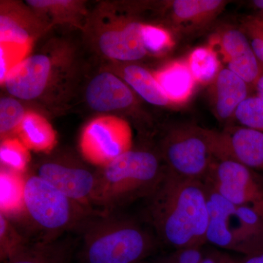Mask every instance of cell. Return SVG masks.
Masks as SVG:
<instances>
[{
    "mask_svg": "<svg viewBox=\"0 0 263 263\" xmlns=\"http://www.w3.org/2000/svg\"><path fill=\"white\" fill-rule=\"evenodd\" d=\"M215 160H232L252 170H263V133L228 125L221 131L207 129Z\"/></svg>",
    "mask_w": 263,
    "mask_h": 263,
    "instance_id": "obj_10",
    "label": "cell"
},
{
    "mask_svg": "<svg viewBox=\"0 0 263 263\" xmlns=\"http://www.w3.org/2000/svg\"><path fill=\"white\" fill-rule=\"evenodd\" d=\"M80 263H142L155 251L152 236L139 224L115 213L99 212L83 227Z\"/></svg>",
    "mask_w": 263,
    "mask_h": 263,
    "instance_id": "obj_3",
    "label": "cell"
},
{
    "mask_svg": "<svg viewBox=\"0 0 263 263\" xmlns=\"http://www.w3.org/2000/svg\"><path fill=\"white\" fill-rule=\"evenodd\" d=\"M78 247V240L70 237L51 241L35 240L4 263H71Z\"/></svg>",
    "mask_w": 263,
    "mask_h": 263,
    "instance_id": "obj_18",
    "label": "cell"
},
{
    "mask_svg": "<svg viewBox=\"0 0 263 263\" xmlns=\"http://www.w3.org/2000/svg\"><path fill=\"white\" fill-rule=\"evenodd\" d=\"M17 133L29 150L51 153L57 145V133L46 118L29 111L26 114Z\"/></svg>",
    "mask_w": 263,
    "mask_h": 263,
    "instance_id": "obj_19",
    "label": "cell"
},
{
    "mask_svg": "<svg viewBox=\"0 0 263 263\" xmlns=\"http://www.w3.org/2000/svg\"><path fill=\"white\" fill-rule=\"evenodd\" d=\"M234 119L242 127L263 133V103L256 95H251L240 103Z\"/></svg>",
    "mask_w": 263,
    "mask_h": 263,
    "instance_id": "obj_28",
    "label": "cell"
},
{
    "mask_svg": "<svg viewBox=\"0 0 263 263\" xmlns=\"http://www.w3.org/2000/svg\"><path fill=\"white\" fill-rule=\"evenodd\" d=\"M32 42L30 34L17 21L8 15H0V44L29 49Z\"/></svg>",
    "mask_w": 263,
    "mask_h": 263,
    "instance_id": "obj_27",
    "label": "cell"
},
{
    "mask_svg": "<svg viewBox=\"0 0 263 263\" xmlns=\"http://www.w3.org/2000/svg\"><path fill=\"white\" fill-rule=\"evenodd\" d=\"M147 200L151 223L166 245L176 249L207 243L209 212L203 181L180 177L165 167Z\"/></svg>",
    "mask_w": 263,
    "mask_h": 263,
    "instance_id": "obj_1",
    "label": "cell"
},
{
    "mask_svg": "<svg viewBox=\"0 0 263 263\" xmlns=\"http://www.w3.org/2000/svg\"><path fill=\"white\" fill-rule=\"evenodd\" d=\"M122 76L124 81L147 103L158 106L172 105L156 80L153 72L144 67L129 64L123 68Z\"/></svg>",
    "mask_w": 263,
    "mask_h": 263,
    "instance_id": "obj_20",
    "label": "cell"
},
{
    "mask_svg": "<svg viewBox=\"0 0 263 263\" xmlns=\"http://www.w3.org/2000/svg\"><path fill=\"white\" fill-rule=\"evenodd\" d=\"M203 183L231 203L263 217V185L252 169L232 160H215Z\"/></svg>",
    "mask_w": 263,
    "mask_h": 263,
    "instance_id": "obj_8",
    "label": "cell"
},
{
    "mask_svg": "<svg viewBox=\"0 0 263 263\" xmlns=\"http://www.w3.org/2000/svg\"><path fill=\"white\" fill-rule=\"evenodd\" d=\"M51 68V59L46 55L29 56L10 70L3 85L8 92L15 98L34 100L46 89Z\"/></svg>",
    "mask_w": 263,
    "mask_h": 263,
    "instance_id": "obj_12",
    "label": "cell"
},
{
    "mask_svg": "<svg viewBox=\"0 0 263 263\" xmlns=\"http://www.w3.org/2000/svg\"><path fill=\"white\" fill-rule=\"evenodd\" d=\"M25 180L23 174L1 167L0 213L10 220L23 214Z\"/></svg>",
    "mask_w": 263,
    "mask_h": 263,
    "instance_id": "obj_21",
    "label": "cell"
},
{
    "mask_svg": "<svg viewBox=\"0 0 263 263\" xmlns=\"http://www.w3.org/2000/svg\"><path fill=\"white\" fill-rule=\"evenodd\" d=\"M26 112L22 104L13 98H2L0 100V133L2 139L9 138L17 133L23 122Z\"/></svg>",
    "mask_w": 263,
    "mask_h": 263,
    "instance_id": "obj_26",
    "label": "cell"
},
{
    "mask_svg": "<svg viewBox=\"0 0 263 263\" xmlns=\"http://www.w3.org/2000/svg\"><path fill=\"white\" fill-rule=\"evenodd\" d=\"M228 263H238V262H236V261H235L234 259H232Z\"/></svg>",
    "mask_w": 263,
    "mask_h": 263,
    "instance_id": "obj_35",
    "label": "cell"
},
{
    "mask_svg": "<svg viewBox=\"0 0 263 263\" xmlns=\"http://www.w3.org/2000/svg\"><path fill=\"white\" fill-rule=\"evenodd\" d=\"M34 175L84 206L93 209L91 197L96 184L97 171L67 157L45 159L35 166Z\"/></svg>",
    "mask_w": 263,
    "mask_h": 263,
    "instance_id": "obj_9",
    "label": "cell"
},
{
    "mask_svg": "<svg viewBox=\"0 0 263 263\" xmlns=\"http://www.w3.org/2000/svg\"><path fill=\"white\" fill-rule=\"evenodd\" d=\"M99 212L72 200L35 175L26 177L23 214L41 234L38 240L51 241L66 232H80Z\"/></svg>",
    "mask_w": 263,
    "mask_h": 263,
    "instance_id": "obj_4",
    "label": "cell"
},
{
    "mask_svg": "<svg viewBox=\"0 0 263 263\" xmlns=\"http://www.w3.org/2000/svg\"><path fill=\"white\" fill-rule=\"evenodd\" d=\"M209 91L214 115L219 122L228 123L234 119L237 108L251 96L253 89L240 76L223 67Z\"/></svg>",
    "mask_w": 263,
    "mask_h": 263,
    "instance_id": "obj_13",
    "label": "cell"
},
{
    "mask_svg": "<svg viewBox=\"0 0 263 263\" xmlns=\"http://www.w3.org/2000/svg\"><path fill=\"white\" fill-rule=\"evenodd\" d=\"M141 37L147 53L162 56L174 48L175 41L171 32L160 26L142 24Z\"/></svg>",
    "mask_w": 263,
    "mask_h": 263,
    "instance_id": "obj_25",
    "label": "cell"
},
{
    "mask_svg": "<svg viewBox=\"0 0 263 263\" xmlns=\"http://www.w3.org/2000/svg\"><path fill=\"white\" fill-rule=\"evenodd\" d=\"M31 240L18 230L13 222L0 213V259L4 263L18 253Z\"/></svg>",
    "mask_w": 263,
    "mask_h": 263,
    "instance_id": "obj_23",
    "label": "cell"
},
{
    "mask_svg": "<svg viewBox=\"0 0 263 263\" xmlns=\"http://www.w3.org/2000/svg\"><path fill=\"white\" fill-rule=\"evenodd\" d=\"M233 258L224 252L209 251L200 263H228Z\"/></svg>",
    "mask_w": 263,
    "mask_h": 263,
    "instance_id": "obj_30",
    "label": "cell"
},
{
    "mask_svg": "<svg viewBox=\"0 0 263 263\" xmlns=\"http://www.w3.org/2000/svg\"><path fill=\"white\" fill-rule=\"evenodd\" d=\"M209 45L217 53L223 67L240 76L254 91L262 65L241 28L221 27L213 33Z\"/></svg>",
    "mask_w": 263,
    "mask_h": 263,
    "instance_id": "obj_11",
    "label": "cell"
},
{
    "mask_svg": "<svg viewBox=\"0 0 263 263\" xmlns=\"http://www.w3.org/2000/svg\"><path fill=\"white\" fill-rule=\"evenodd\" d=\"M29 151L19 138H5L0 146L1 167L24 175L30 162Z\"/></svg>",
    "mask_w": 263,
    "mask_h": 263,
    "instance_id": "obj_24",
    "label": "cell"
},
{
    "mask_svg": "<svg viewBox=\"0 0 263 263\" xmlns=\"http://www.w3.org/2000/svg\"><path fill=\"white\" fill-rule=\"evenodd\" d=\"M152 263H169L167 262V261L164 260L163 257H160V258L156 259L155 261H154Z\"/></svg>",
    "mask_w": 263,
    "mask_h": 263,
    "instance_id": "obj_34",
    "label": "cell"
},
{
    "mask_svg": "<svg viewBox=\"0 0 263 263\" xmlns=\"http://www.w3.org/2000/svg\"><path fill=\"white\" fill-rule=\"evenodd\" d=\"M239 263H263V253L257 255L246 257L241 262Z\"/></svg>",
    "mask_w": 263,
    "mask_h": 263,
    "instance_id": "obj_32",
    "label": "cell"
},
{
    "mask_svg": "<svg viewBox=\"0 0 263 263\" xmlns=\"http://www.w3.org/2000/svg\"><path fill=\"white\" fill-rule=\"evenodd\" d=\"M254 91H255L256 96L263 103V66L261 67L260 72L254 84Z\"/></svg>",
    "mask_w": 263,
    "mask_h": 263,
    "instance_id": "obj_31",
    "label": "cell"
},
{
    "mask_svg": "<svg viewBox=\"0 0 263 263\" xmlns=\"http://www.w3.org/2000/svg\"><path fill=\"white\" fill-rule=\"evenodd\" d=\"M86 100L90 108L98 112L130 108L136 102L130 88L110 72L93 78L86 88Z\"/></svg>",
    "mask_w": 263,
    "mask_h": 263,
    "instance_id": "obj_15",
    "label": "cell"
},
{
    "mask_svg": "<svg viewBox=\"0 0 263 263\" xmlns=\"http://www.w3.org/2000/svg\"><path fill=\"white\" fill-rule=\"evenodd\" d=\"M165 167L155 152L133 149L97 171L91 204L103 213L115 211L141 198H148L163 177Z\"/></svg>",
    "mask_w": 263,
    "mask_h": 263,
    "instance_id": "obj_2",
    "label": "cell"
},
{
    "mask_svg": "<svg viewBox=\"0 0 263 263\" xmlns=\"http://www.w3.org/2000/svg\"><path fill=\"white\" fill-rule=\"evenodd\" d=\"M186 60L196 84L201 86H210L223 68L217 53L209 45L195 48Z\"/></svg>",
    "mask_w": 263,
    "mask_h": 263,
    "instance_id": "obj_22",
    "label": "cell"
},
{
    "mask_svg": "<svg viewBox=\"0 0 263 263\" xmlns=\"http://www.w3.org/2000/svg\"><path fill=\"white\" fill-rule=\"evenodd\" d=\"M153 75L171 105L180 106L190 101L197 84L186 60L169 62Z\"/></svg>",
    "mask_w": 263,
    "mask_h": 263,
    "instance_id": "obj_17",
    "label": "cell"
},
{
    "mask_svg": "<svg viewBox=\"0 0 263 263\" xmlns=\"http://www.w3.org/2000/svg\"><path fill=\"white\" fill-rule=\"evenodd\" d=\"M160 155L170 172L203 181L214 161L207 129L182 125L171 129L161 143Z\"/></svg>",
    "mask_w": 263,
    "mask_h": 263,
    "instance_id": "obj_6",
    "label": "cell"
},
{
    "mask_svg": "<svg viewBox=\"0 0 263 263\" xmlns=\"http://www.w3.org/2000/svg\"><path fill=\"white\" fill-rule=\"evenodd\" d=\"M227 3L222 0H175L170 7L171 22L179 32L198 30L220 14Z\"/></svg>",
    "mask_w": 263,
    "mask_h": 263,
    "instance_id": "obj_16",
    "label": "cell"
},
{
    "mask_svg": "<svg viewBox=\"0 0 263 263\" xmlns=\"http://www.w3.org/2000/svg\"><path fill=\"white\" fill-rule=\"evenodd\" d=\"M238 263H239V262H238Z\"/></svg>",
    "mask_w": 263,
    "mask_h": 263,
    "instance_id": "obj_37",
    "label": "cell"
},
{
    "mask_svg": "<svg viewBox=\"0 0 263 263\" xmlns=\"http://www.w3.org/2000/svg\"><path fill=\"white\" fill-rule=\"evenodd\" d=\"M205 186L209 212L207 243L246 257L263 253L262 216L250 208L231 203Z\"/></svg>",
    "mask_w": 263,
    "mask_h": 263,
    "instance_id": "obj_5",
    "label": "cell"
},
{
    "mask_svg": "<svg viewBox=\"0 0 263 263\" xmlns=\"http://www.w3.org/2000/svg\"><path fill=\"white\" fill-rule=\"evenodd\" d=\"M259 15V17H260L261 19H262V20L263 21V15H260V14H257Z\"/></svg>",
    "mask_w": 263,
    "mask_h": 263,
    "instance_id": "obj_36",
    "label": "cell"
},
{
    "mask_svg": "<svg viewBox=\"0 0 263 263\" xmlns=\"http://www.w3.org/2000/svg\"><path fill=\"white\" fill-rule=\"evenodd\" d=\"M141 26L136 21H127L115 29L105 31L99 37L100 51L117 61L141 60L148 54L142 41Z\"/></svg>",
    "mask_w": 263,
    "mask_h": 263,
    "instance_id": "obj_14",
    "label": "cell"
},
{
    "mask_svg": "<svg viewBox=\"0 0 263 263\" xmlns=\"http://www.w3.org/2000/svg\"><path fill=\"white\" fill-rule=\"evenodd\" d=\"M208 251L202 246L176 249L175 252L163 257L169 263H200Z\"/></svg>",
    "mask_w": 263,
    "mask_h": 263,
    "instance_id": "obj_29",
    "label": "cell"
},
{
    "mask_svg": "<svg viewBox=\"0 0 263 263\" xmlns=\"http://www.w3.org/2000/svg\"><path fill=\"white\" fill-rule=\"evenodd\" d=\"M85 160L103 167L133 148V133L127 121L102 116L86 124L79 140Z\"/></svg>",
    "mask_w": 263,
    "mask_h": 263,
    "instance_id": "obj_7",
    "label": "cell"
},
{
    "mask_svg": "<svg viewBox=\"0 0 263 263\" xmlns=\"http://www.w3.org/2000/svg\"><path fill=\"white\" fill-rule=\"evenodd\" d=\"M251 4L254 9L258 10V14L263 15V0H254Z\"/></svg>",
    "mask_w": 263,
    "mask_h": 263,
    "instance_id": "obj_33",
    "label": "cell"
}]
</instances>
